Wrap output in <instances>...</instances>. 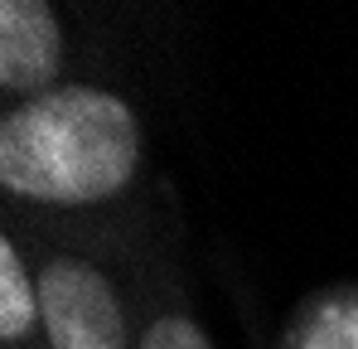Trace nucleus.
Segmentation results:
<instances>
[{
	"mask_svg": "<svg viewBox=\"0 0 358 349\" xmlns=\"http://www.w3.org/2000/svg\"><path fill=\"white\" fill-rule=\"evenodd\" d=\"M121 257H126V287H131L136 349H218L194 301L184 209L165 174L121 219Z\"/></svg>",
	"mask_w": 358,
	"mask_h": 349,
	"instance_id": "nucleus-3",
	"label": "nucleus"
},
{
	"mask_svg": "<svg viewBox=\"0 0 358 349\" xmlns=\"http://www.w3.org/2000/svg\"><path fill=\"white\" fill-rule=\"evenodd\" d=\"M155 126L121 78H78L0 107V209L117 224L155 189Z\"/></svg>",
	"mask_w": 358,
	"mask_h": 349,
	"instance_id": "nucleus-1",
	"label": "nucleus"
},
{
	"mask_svg": "<svg viewBox=\"0 0 358 349\" xmlns=\"http://www.w3.org/2000/svg\"><path fill=\"white\" fill-rule=\"evenodd\" d=\"M78 78H117L83 39L78 10L54 0H0V107L44 97Z\"/></svg>",
	"mask_w": 358,
	"mask_h": 349,
	"instance_id": "nucleus-4",
	"label": "nucleus"
},
{
	"mask_svg": "<svg viewBox=\"0 0 358 349\" xmlns=\"http://www.w3.org/2000/svg\"><path fill=\"white\" fill-rule=\"evenodd\" d=\"M0 349H49L24 247L0 228Z\"/></svg>",
	"mask_w": 358,
	"mask_h": 349,
	"instance_id": "nucleus-5",
	"label": "nucleus"
},
{
	"mask_svg": "<svg viewBox=\"0 0 358 349\" xmlns=\"http://www.w3.org/2000/svg\"><path fill=\"white\" fill-rule=\"evenodd\" d=\"M0 228L24 247L49 349H136L121 219L63 224L0 209Z\"/></svg>",
	"mask_w": 358,
	"mask_h": 349,
	"instance_id": "nucleus-2",
	"label": "nucleus"
}]
</instances>
